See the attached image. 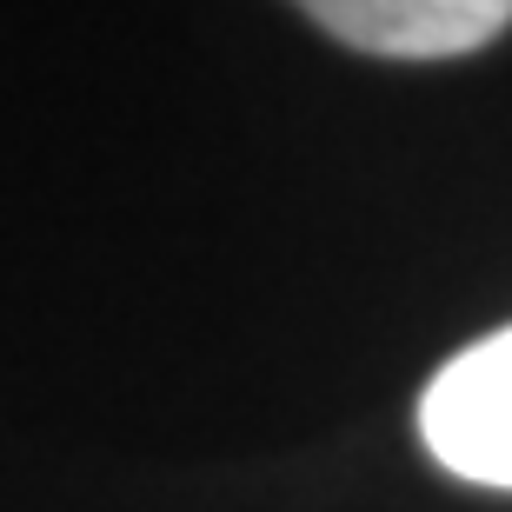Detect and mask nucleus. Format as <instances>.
I'll return each instance as SVG.
<instances>
[{
  "instance_id": "f257e3e1",
  "label": "nucleus",
  "mask_w": 512,
  "mask_h": 512,
  "mask_svg": "<svg viewBox=\"0 0 512 512\" xmlns=\"http://www.w3.org/2000/svg\"><path fill=\"white\" fill-rule=\"evenodd\" d=\"M419 433L446 473L512 493V326L439 366L419 399Z\"/></svg>"
},
{
  "instance_id": "f03ea898",
  "label": "nucleus",
  "mask_w": 512,
  "mask_h": 512,
  "mask_svg": "<svg viewBox=\"0 0 512 512\" xmlns=\"http://www.w3.org/2000/svg\"><path fill=\"white\" fill-rule=\"evenodd\" d=\"M333 40L380 60H459L512 27V0H293Z\"/></svg>"
}]
</instances>
